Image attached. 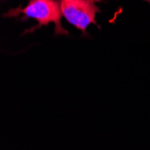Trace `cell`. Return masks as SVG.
I'll return each instance as SVG.
<instances>
[{"label": "cell", "mask_w": 150, "mask_h": 150, "mask_svg": "<svg viewBox=\"0 0 150 150\" xmlns=\"http://www.w3.org/2000/svg\"><path fill=\"white\" fill-rule=\"evenodd\" d=\"M20 13L24 15V18H33L37 20V27L33 30H36L42 26L48 25L52 23L55 25V33L61 35H69V32L61 26L62 11L60 1L58 0H30L24 8L17 7L10 10L4 16L13 17ZM23 18V19H24Z\"/></svg>", "instance_id": "cell-1"}, {"label": "cell", "mask_w": 150, "mask_h": 150, "mask_svg": "<svg viewBox=\"0 0 150 150\" xmlns=\"http://www.w3.org/2000/svg\"><path fill=\"white\" fill-rule=\"evenodd\" d=\"M102 0H60L63 16L76 28L86 33L92 23L96 24L95 16L100 12L97 3Z\"/></svg>", "instance_id": "cell-2"}, {"label": "cell", "mask_w": 150, "mask_h": 150, "mask_svg": "<svg viewBox=\"0 0 150 150\" xmlns=\"http://www.w3.org/2000/svg\"><path fill=\"white\" fill-rule=\"evenodd\" d=\"M146 1H148V2H150V0H146Z\"/></svg>", "instance_id": "cell-3"}]
</instances>
